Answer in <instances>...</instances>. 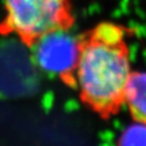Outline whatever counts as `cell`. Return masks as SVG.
Listing matches in <instances>:
<instances>
[{
  "instance_id": "cell-2",
  "label": "cell",
  "mask_w": 146,
  "mask_h": 146,
  "mask_svg": "<svg viewBox=\"0 0 146 146\" xmlns=\"http://www.w3.org/2000/svg\"><path fill=\"white\" fill-rule=\"evenodd\" d=\"M3 29L31 45L42 35L70 29L73 15L69 0H5Z\"/></svg>"
},
{
  "instance_id": "cell-3",
  "label": "cell",
  "mask_w": 146,
  "mask_h": 146,
  "mask_svg": "<svg viewBox=\"0 0 146 146\" xmlns=\"http://www.w3.org/2000/svg\"><path fill=\"white\" fill-rule=\"evenodd\" d=\"M70 29H58L42 35L31 47L33 60L43 72L75 85V71L81 49V38L72 35Z\"/></svg>"
},
{
  "instance_id": "cell-4",
  "label": "cell",
  "mask_w": 146,
  "mask_h": 146,
  "mask_svg": "<svg viewBox=\"0 0 146 146\" xmlns=\"http://www.w3.org/2000/svg\"><path fill=\"white\" fill-rule=\"evenodd\" d=\"M124 104L135 121L146 124V71L131 72L124 92Z\"/></svg>"
},
{
  "instance_id": "cell-1",
  "label": "cell",
  "mask_w": 146,
  "mask_h": 146,
  "mask_svg": "<svg viewBox=\"0 0 146 146\" xmlns=\"http://www.w3.org/2000/svg\"><path fill=\"white\" fill-rule=\"evenodd\" d=\"M126 34L121 25L103 23L81 38L75 86L83 104L104 119L115 115L124 104L132 72Z\"/></svg>"
},
{
  "instance_id": "cell-5",
  "label": "cell",
  "mask_w": 146,
  "mask_h": 146,
  "mask_svg": "<svg viewBox=\"0 0 146 146\" xmlns=\"http://www.w3.org/2000/svg\"><path fill=\"white\" fill-rule=\"evenodd\" d=\"M120 145H146V124L135 121L121 133Z\"/></svg>"
}]
</instances>
